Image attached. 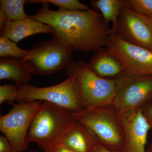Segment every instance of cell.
<instances>
[{
    "label": "cell",
    "instance_id": "obj_1",
    "mask_svg": "<svg viewBox=\"0 0 152 152\" xmlns=\"http://www.w3.org/2000/svg\"><path fill=\"white\" fill-rule=\"evenodd\" d=\"M31 18L49 25L54 30L53 38L73 50L90 53L107 46L113 33L109 24L95 10H53L48 3L42 4Z\"/></svg>",
    "mask_w": 152,
    "mask_h": 152
},
{
    "label": "cell",
    "instance_id": "obj_2",
    "mask_svg": "<svg viewBox=\"0 0 152 152\" xmlns=\"http://www.w3.org/2000/svg\"><path fill=\"white\" fill-rule=\"evenodd\" d=\"M77 121L72 112L48 102L42 105L31 124L27 140L45 150L61 140Z\"/></svg>",
    "mask_w": 152,
    "mask_h": 152
},
{
    "label": "cell",
    "instance_id": "obj_3",
    "mask_svg": "<svg viewBox=\"0 0 152 152\" xmlns=\"http://www.w3.org/2000/svg\"><path fill=\"white\" fill-rule=\"evenodd\" d=\"M66 73L77 81L84 109L113 105L123 76L117 79L102 77L83 61H72Z\"/></svg>",
    "mask_w": 152,
    "mask_h": 152
},
{
    "label": "cell",
    "instance_id": "obj_4",
    "mask_svg": "<svg viewBox=\"0 0 152 152\" xmlns=\"http://www.w3.org/2000/svg\"><path fill=\"white\" fill-rule=\"evenodd\" d=\"M78 121L93 133L98 142L113 152H121L124 137L120 115L113 105L72 113Z\"/></svg>",
    "mask_w": 152,
    "mask_h": 152
},
{
    "label": "cell",
    "instance_id": "obj_5",
    "mask_svg": "<svg viewBox=\"0 0 152 152\" xmlns=\"http://www.w3.org/2000/svg\"><path fill=\"white\" fill-rule=\"evenodd\" d=\"M38 101L51 103L72 113L84 109L78 83L72 76L68 77L64 81L52 86L41 88L27 84L18 88L16 102L23 103Z\"/></svg>",
    "mask_w": 152,
    "mask_h": 152
},
{
    "label": "cell",
    "instance_id": "obj_6",
    "mask_svg": "<svg viewBox=\"0 0 152 152\" xmlns=\"http://www.w3.org/2000/svg\"><path fill=\"white\" fill-rule=\"evenodd\" d=\"M23 60L32 74L49 75L66 69L72 58V49L52 38L36 44Z\"/></svg>",
    "mask_w": 152,
    "mask_h": 152
},
{
    "label": "cell",
    "instance_id": "obj_7",
    "mask_svg": "<svg viewBox=\"0 0 152 152\" xmlns=\"http://www.w3.org/2000/svg\"><path fill=\"white\" fill-rule=\"evenodd\" d=\"M43 102L12 103V108L0 117V131L17 152L27 151V137L31 124Z\"/></svg>",
    "mask_w": 152,
    "mask_h": 152
},
{
    "label": "cell",
    "instance_id": "obj_8",
    "mask_svg": "<svg viewBox=\"0 0 152 152\" xmlns=\"http://www.w3.org/2000/svg\"><path fill=\"white\" fill-rule=\"evenodd\" d=\"M152 99V76L122 77L113 105L120 115L141 108Z\"/></svg>",
    "mask_w": 152,
    "mask_h": 152
},
{
    "label": "cell",
    "instance_id": "obj_9",
    "mask_svg": "<svg viewBox=\"0 0 152 152\" xmlns=\"http://www.w3.org/2000/svg\"><path fill=\"white\" fill-rule=\"evenodd\" d=\"M107 47L122 63L126 73L152 76V51L129 43L115 33L110 36Z\"/></svg>",
    "mask_w": 152,
    "mask_h": 152
},
{
    "label": "cell",
    "instance_id": "obj_10",
    "mask_svg": "<svg viewBox=\"0 0 152 152\" xmlns=\"http://www.w3.org/2000/svg\"><path fill=\"white\" fill-rule=\"evenodd\" d=\"M116 34L129 43L152 51V17L139 13L128 4L121 10Z\"/></svg>",
    "mask_w": 152,
    "mask_h": 152
},
{
    "label": "cell",
    "instance_id": "obj_11",
    "mask_svg": "<svg viewBox=\"0 0 152 152\" xmlns=\"http://www.w3.org/2000/svg\"><path fill=\"white\" fill-rule=\"evenodd\" d=\"M124 144L121 152H147L145 146L151 125L140 108L120 115Z\"/></svg>",
    "mask_w": 152,
    "mask_h": 152
},
{
    "label": "cell",
    "instance_id": "obj_12",
    "mask_svg": "<svg viewBox=\"0 0 152 152\" xmlns=\"http://www.w3.org/2000/svg\"><path fill=\"white\" fill-rule=\"evenodd\" d=\"M1 36H4L17 43L29 36L38 34H52L54 30L52 27L31 18L18 20L7 21L0 29Z\"/></svg>",
    "mask_w": 152,
    "mask_h": 152
},
{
    "label": "cell",
    "instance_id": "obj_13",
    "mask_svg": "<svg viewBox=\"0 0 152 152\" xmlns=\"http://www.w3.org/2000/svg\"><path fill=\"white\" fill-rule=\"evenodd\" d=\"M88 64L93 72L104 78L118 79L126 73L122 63L107 48L96 52Z\"/></svg>",
    "mask_w": 152,
    "mask_h": 152
},
{
    "label": "cell",
    "instance_id": "obj_14",
    "mask_svg": "<svg viewBox=\"0 0 152 152\" xmlns=\"http://www.w3.org/2000/svg\"><path fill=\"white\" fill-rule=\"evenodd\" d=\"M58 142L75 152H93L98 142L89 129L77 121Z\"/></svg>",
    "mask_w": 152,
    "mask_h": 152
},
{
    "label": "cell",
    "instance_id": "obj_15",
    "mask_svg": "<svg viewBox=\"0 0 152 152\" xmlns=\"http://www.w3.org/2000/svg\"><path fill=\"white\" fill-rule=\"evenodd\" d=\"M32 73L23 60L14 58L0 59V80H12L18 88L28 84Z\"/></svg>",
    "mask_w": 152,
    "mask_h": 152
},
{
    "label": "cell",
    "instance_id": "obj_16",
    "mask_svg": "<svg viewBox=\"0 0 152 152\" xmlns=\"http://www.w3.org/2000/svg\"><path fill=\"white\" fill-rule=\"evenodd\" d=\"M90 3L93 10L100 12L107 23H111L112 32L116 34L121 10L128 5L126 0H93Z\"/></svg>",
    "mask_w": 152,
    "mask_h": 152
},
{
    "label": "cell",
    "instance_id": "obj_17",
    "mask_svg": "<svg viewBox=\"0 0 152 152\" xmlns=\"http://www.w3.org/2000/svg\"><path fill=\"white\" fill-rule=\"evenodd\" d=\"M26 0H1L0 14L4 17L6 20H18L26 18L28 15L25 13L24 6Z\"/></svg>",
    "mask_w": 152,
    "mask_h": 152
},
{
    "label": "cell",
    "instance_id": "obj_18",
    "mask_svg": "<svg viewBox=\"0 0 152 152\" xmlns=\"http://www.w3.org/2000/svg\"><path fill=\"white\" fill-rule=\"evenodd\" d=\"M28 50H23L16 43L4 36L0 37V56L2 58H14L24 59L28 54Z\"/></svg>",
    "mask_w": 152,
    "mask_h": 152
},
{
    "label": "cell",
    "instance_id": "obj_19",
    "mask_svg": "<svg viewBox=\"0 0 152 152\" xmlns=\"http://www.w3.org/2000/svg\"><path fill=\"white\" fill-rule=\"evenodd\" d=\"M27 4H35L48 3L58 7L59 10H89V7L78 0H29Z\"/></svg>",
    "mask_w": 152,
    "mask_h": 152
},
{
    "label": "cell",
    "instance_id": "obj_20",
    "mask_svg": "<svg viewBox=\"0 0 152 152\" xmlns=\"http://www.w3.org/2000/svg\"><path fill=\"white\" fill-rule=\"evenodd\" d=\"M126 2L136 12L152 18V0H126Z\"/></svg>",
    "mask_w": 152,
    "mask_h": 152
},
{
    "label": "cell",
    "instance_id": "obj_21",
    "mask_svg": "<svg viewBox=\"0 0 152 152\" xmlns=\"http://www.w3.org/2000/svg\"><path fill=\"white\" fill-rule=\"evenodd\" d=\"M18 89V88L13 84H6L0 86V104L5 102L10 104L14 103L16 101Z\"/></svg>",
    "mask_w": 152,
    "mask_h": 152
},
{
    "label": "cell",
    "instance_id": "obj_22",
    "mask_svg": "<svg viewBox=\"0 0 152 152\" xmlns=\"http://www.w3.org/2000/svg\"><path fill=\"white\" fill-rule=\"evenodd\" d=\"M0 152H17L4 135L0 136Z\"/></svg>",
    "mask_w": 152,
    "mask_h": 152
},
{
    "label": "cell",
    "instance_id": "obj_23",
    "mask_svg": "<svg viewBox=\"0 0 152 152\" xmlns=\"http://www.w3.org/2000/svg\"><path fill=\"white\" fill-rule=\"evenodd\" d=\"M44 151L45 152H75L59 142L52 145Z\"/></svg>",
    "mask_w": 152,
    "mask_h": 152
},
{
    "label": "cell",
    "instance_id": "obj_24",
    "mask_svg": "<svg viewBox=\"0 0 152 152\" xmlns=\"http://www.w3.org/2000/svg\"><path fill=\"white\" fill-rule=\"evenodd\" d=\"M141 109L148 121L150 124H152V103L145 105Z\"/></svg>",
    "mask_w": 152,
    "mask_h": 152
},
{
    "label": "cell",
    "instance_id": "obj_25",
    "mask_svg": "<svg viewBox=\"0 0 152 152\" xmlns=\"http://www.w3.org/2000/svg\"><path fill=\"white\" fill-rule=\"evenodd\" d=\"M93 152H113L107 149L100 143L98 142L95 145Z\"/></svg>",
    "mask_w": 152,
    "mask_h": 152
},
{
    "label": "cell",
    "instance_id": "obj_26",
    "mask_svg": "<svg viewBox=\"0 0 152 152\" xmlns=\"http://www.w3.org/2000/svg\"><path fill=\"white\" fill-rule=\"evenodd\" d=\"M146 151L147 152H152V135L151 144H150L148 148V150H146Z\"/></svg>",
    "mask_w": 152,
    "mask_h": 152
},
{
    "label": "cell",
    "instance_id": "obj_27",
    "mask_svg": "<svg viewBox=\"0 0 152 152\" xmlns=\"http://www.w3.org/2000/svg\"><path fill=\"white\" fill-rule=\"evenodd\" d=\"M36 152L33 151H29V152Z\"/></svg>",
    "mask_w": 152,
    "mask_h": 152
},
{
    "label": "cell",
    "instance_id": "obj_28",
    "mask_svg": "<svg viewBox=\"0 0 152 152\" xmlns=\"http://www.w3.org/2000/svg\"><path fill=\"white\" fill-rule=\"evenodd\" d=\"M151 124V127H152V124Z\"/></svg>",
    "mask_w": 152,
    "mask_h": 152
}]
</instances>
